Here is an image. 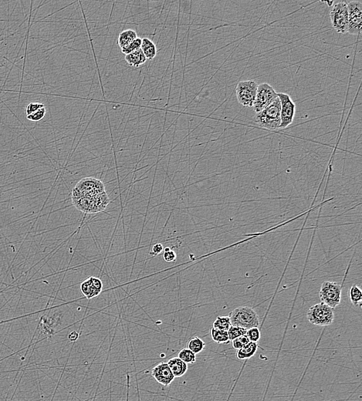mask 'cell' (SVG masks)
<instances>
[{"instance_id": "1", "label": "cell", "mask_w": 362, "mask_h": 401, "mask_svg": "<svg viewBox=\"0 0 362 401\" xmlns=\"http://www.w3.org/2000/svg\"><path fill=\"white\" fill-rule=\"evenodd\" d=\"M254 120L260 127L270 130L280 129L281 126V102L279 98L276 99L272 104L256 113Z\"/></svg>"}, {"instance_id": "2", "label": "cell", "mask_w": 362, "mask_h": 401, "mask_svg": "<svg viewBox=\"0 0 362 401\" xmlns=\"http://www.w3.org/2000/svg\"><path fill=\"white\" fill-rule=\"evenodd\" d=\"M232 325L249 329L259 327L260 318L254 310L249 306H240L233 310L229 316Z\"/></svg>"}, {"instance_id": "3", "label": "cell", "mask_w": 362, "mask_h": 401, "mask_svg": "<svg viewBox=\"0 0 362 401\" xmlns=\"http://www.w3.org/2000/svg\"><path fill=\"white\" fill-rule=\"evenodd\" d=\"M307 318L313 325L327 326L334 322V310L324 303H319L310 307Z\"/></svg>"}, {"instance_id": "4", "label": "cell", "mask_w": 362, "mask_h": 401, "mask_svg": "<svg viewBox=\"0 0 362 401\" xmlns=\"http://www.w3.org/2000/svg\"><path fill=\"white\" fill-rule=\"evenodd\" d=\"M341 285L337 282L323 281L319 292V297L322 303L331 309H335L341 303Z\"/></svg>"}, {"instance_id": "5", "label": "cell", "mask_w": 362, "mask_h": 401, "mask_svg": "<svg viewBox=\"0 0 362 401\" xmlns=\"http://www.w3.org/2000/svg\"><path fill=\"white\" fill-rule=\"evenodd\" d=\"M258 84L253 80L241 81L236 88L238 102L244 107H253L256 99Z\"/></svg>"}, {"instance_id": "6", "label": "cell", "mask_w": 362, "mask_h": 401, "mask_svg": "<svg viewBox=\"0 0 362 401\" xmlns=\"http://www.w3.org/2000/svg\"><path fill=\"white\" fill-rule=\"evenodd\" d=\"M332 27L338 34L348 33V12L347 3L345 2L334 4L330 13Z\"/></svg>"}, {"instance_id": "7", "label": "cell", "mask_w": 362, "mask_h": 401, "mask_svg": "<svg viewBox=\"0 0 362 401\" xmlns=\"http://www.w3.org/2000/svg\"><path fill=\"white\" fill-rule=\"evenodd\" d=\"M278 97V93L271 85L267 83L258 85L256 99L253 106L255 112L259 113L265 109Z\"/></svg>"}, {"instance_id": "8", "label": "cell", "mask_w": 362, "mask_h": 401, "mask_svg": "<svg viewBox=\"0 0 362 401\" xmlns=\"http://www.w3.org/2000/svg\"><path fill=\"white\" fill-rule=\"evenodd\" d=\"M281 102V126L280 129H284L291 124L296 114V105L287 93H278Z\"/></svg>"}, {"instance_id": "9", "label": "cell", "mask_w": 362, "mask_h": 401, "mask_svg": "<svg viewBox=\"0 0 362 401\" xmlns=\"http://www.w3.org/2000/svg\"><path fill=\"white\" fill-rule=\"evenodd\" d=\"M348 12V34L359 35L362 19V3L359 1L347 3Z\"/></svg>"}, {"instance_id": "10", "label": "cell", "mask_w": 362, "mask_h": 401, "mask_svg": "<svg viewBox=\"0 0 362 401\" xmlns=\"http://www.w3.org/2000/svg\"><path fill=\"white\" fill-rule=\"evenodd\" d=\"M152 375L158 383L164 387L169 386L175 379L167 362H161L155 366L152 369Z\"/></svg>"}, {"instance_id": "11", "label": "cell", "mask_w": 362, "mask_h": 401, "mask_svg": "<svg viewBox=\"0 0 362 401\" xmlns=\"http://www.w3.org/2000/svg\"><path fill=\"white\" fill-rule=\"evenodd\" d=\"M167 364L175 378L182 377L188 370V364L181 361L179 357L171 358L167 362Z\"/></svg>"}, {"instance_id": "12", "label": "cell", "mask_w": 362, "mask_h": 401, "mask_svg": "<svg viewBox=\"0 0 362 401\" xmlns=\"http://www.w3.org/2000/svg\"><path fill=\"white\" fill-rule=\"evenodd\" d=\"M257 349H258V343L249 342L246 346H244L242 348L237 350V357L241 361L250 359L251 357H253L256 354Z\"/></svg>"}, {"instance_id": "13", "label": "cell", "mask_w": 362, "mask_h": 401, "mask_svg": "<svg viewBox=\"0 0 362 401\" xmlns=\"http://www.w3.org/2000/svg\"><path fill=\"white\" fill-rule=\"evenodd\" d=\"M125 60L131 67L138 68L140 66L145 64L147 59L142 53V49H137L135 51L125 55Z\"/></svg>"}, {"instance_id": "14", "label": "cell", "mask_w": 362, "mask_h": 401, "mask_svg": "<svg viewBox=\"0 0 362 401\" xmlns=\"http://www.w3.org/2000/svg\"><path fill=\"white\" fill-rule=\"evenodd\" d=\"M141 49L147 60H153L157 55V48H156V44L149 38L142 39Z\"/></svg>"}, {"instance_id": "15", "label": "cell", "mask_w": 362, "mask_h": 401, "mask_svg": "<svg viewBox=\"0 0 362 401\" xmlns=\"http://www.w3.org/2000/svg\"><path fill=\"white\" fill-rule=\"evenodd\" d=\"M137 38H138V36L135 31L132 30H126L122 31L119 34L118 42H119L121 49H123V48L129 46L131 42Z\"/></svg>"}, {"instance_id": "16", "label": "cell", "mask_w": 362, "mask_h": 401, "mask_svg": "<svg viewBox=\"0 0 362 401\" xmlns=\"http://www.w3.org/2000/svg\"><path fill=\"white\" fill-rule=\"evenodd\" d=\"M348 298H349L350 302L355 307L360 306L362 302V289L358 285H352L348 290Z\"/></svg>"}, {"instance_id": "17", "label": "cell", "mask_w": 362, "mask_h": 401, "mask_svg": "<svg viewBox=\"0 0 362 401\" xmlns=\"http://www.w3.org/2000/svg\"><path fill=\"white\" fill-rule=\"evenodd\" d=\"M211 337L215 343L219 344H226L230 343L228 333L226 331L219 330L212 327L210 330Z\"/></svg>"}, {"instance_id": "18", "label": "cell", "mask_w": 362, "mask_h": 401, "mask_svg": "<svg viewBox=\"0 0 362 401\" xmlns=\"http://www.w3.org/2000/svg\"><path fill=\"white\" fill-rule=\"evenodd\" d=\"M80 290H81L82 293H83L87 299H92V298L96 297V296H98L100 294L99 292H97V291L94 289V286L92 285L90 278L87 279V280H85L84 281L82 282L81 285H80Z\"/></svg>"}, {"instance_id": "19", "label": "cell", "mask_w": 362, "mask_h": 401, "mask_svg": "<svg viewBox=\"0 0 362 401\" xmlns=\"http://www.w3.org/2000/svg\"><path fill=\"white\" fill-rule=\"evenodd\" d=\"M205 347V342L201 340V338L197 337V336L192 338L188 343V349L191 350L192 352L194 353L196 355L201 353Z\"/></svg>"}, {"instance_id": "20", "label": "cell", "mask_w": 362, "mask_h": 401, "mask_svg": "<svg viewBox=\"0 0 362 401\" xmlns=\"http://www.w3.org/2000/svg\"><path fill=\"white\" fill-rule=\"evenodd\" d=\"M231 325L230 317L223 316V317H218L216 319V321H214L212 327L227 332Z\"/></svg>"}, {"instance_id": "21", "label": "cell", "mask_w": 362, "mask_h": 401, "mask_svg": "<svg viewBox=\"0 0 362 401\" xmlns=\"http://www.w3.org/2000/svg\"><path fill=\"white\" fill-rule=\"evenodd\" d=\"M181 361L186 362V364H192L194 363L196 361V355L194 353L192 352L191 350H189L188 348L182 349L179 353L178 356Z\"/></svg>"}, {"instance_id": "22", "label": "cell", "mask_w": 362, "mask_h": 401, "mask_svg": "<svg viewBox=\"0 0 362 401\" xmlns=\"http://www.w3.org/2000/svg\"><path fill=\"white\" fill-rule=\"evenodd\" d=\"M246 330H247V329H244V328L240 327V326L231 325L230 329H229V330L227 331L230 341H233V340H235V339L240 337V336L246 335Z\"/></svg>"}, {"instance_id": "23", "label": "cell", "mask_w": 362, "mask_h": 401, "mask_svg": "<svg viewBox=\"0 0 362 401\" xmlns=\"http://www.w3.org/2000/svg\"><path fill=\"white\" fill-rule=\"evenodd\" d=\"M246 336L249 342L258 343L261 337V333L258 327H253L246 330Z\"/></svg>"}, {"instance_id": "24", "label": "cell", "mask_w": 362, "mask_h": 401, "mask_svg": "<svg viewBox=\"0 0 362 401\" xmlns=\"http://www.w3.org/2000/svg\"><path fill=\"white\" fill-rule=\"evenodd\" d=\"M141 46H142V39L138 37L137 39L134 40L131 42L129 46H127V47L121 49V51L124 54H129V53L135 51L137 49H141Z\"/></svg>"}, {"instance_id": "25", "label": "cell", "mask_w": 362, "mask_h": 401, "mask_svg": "<svg viewBox=\"0 0 362 401\" xmlns=\"http://www.w3.org/2000/svg\"><path fill=\"white\" fill-rule=\"evenodd\" d=\"M45 115H46V108H42L38 110V111H36L32 115H28L27 118L30 121L38 122L42 120L44 118Z\"/></svg>"}, {"instance_id": "26", "label": "cell", "mask_w": 362, "mask_h": 401, "mask_svg": "<svg viewBox=\"0 0 362 401\" xmlns=\"http://www.w3.org/2000/svg\"><path fill=\"white\" fill-rule=\"evenodd\" d=\"M232 342V347L233 348L236 349V350H240V349L242 348L244 346H246V344L249 343V340H248L247 336L246 335H244V336H240V337L237 338L235 340H233Z\"/></svg>"}, {"instance_id": "27", "label": "cell", "mask_w": 362, "mask_h": 401, "mask_svg": "<svg viewBox=\"0 0 362 401\" xmlns=\"http://www.w3.org/2000/svg\"><path fill=\"white\" fill-rule=\"evenodd\" d=\"M45 108L44 104H43L37 102L30 103V104H29L28 106H27V109H26V113H27V115L28 116V115H32L34 112L38 111V110L41 109V108Z\"/></svg>"}, {"instance_id": "28", "label": "cell", "mask_w": 362, "mask_h": 401, "mask_svg": "<svg viewBox=\"0 0 362 401\" xmlns=\"http://www.w3.org/2000/svg\"><path fill=\"white\" fill-rule=\"evenodd\" d=\"M163 258H164L165 262H172L176 259V253L172 250L170 249L169 248H166L164 249Z\"/></svg>"}, {"instance_id": "29", "label": "cell", "mask_w": 362, "mask_h": 401, "mask_svg": "<svg viewBox=\"0 0 362 401\" xmlns=\"http://www.w3.org/2000/svg\"><path fill=\"white\" fill-rule=\"evenodd\" d=\"M90 279L94 289L99 293H101L103 289L102 281L100 279L96 278V277H90Z\"/></svg>"}, {"instance_id": "30", "label": "cell", "mask_w": 362, "mask_h": 401, "mask_svg": "<svg viewBox=\"0 0 362 401\" xmlns=\"http://www.w3.org/2000/svg\"><path fill=\"white\" fill-rule=\"evenodd\" d=\"M163 250H164V248H163V245H161V243H157L156 245H153L152 247V255H158L159 254L161 253Z\"/></svg>"}, {"instance_id": "31", "label": "cell", "mask_w": 362, "mask_h": 401, "mask_svg": "<svg viewBox=\"0 0 362 401\" xmlns=\"http://www.w3.org/2000/svg\"><path fill=\"white\" fill-rule=\"evenodd\" d=\"M78 333H77V332H75V331H74V332H72V333L69 335V339H71V340H72V341H75V340H76L77 339H78Z\"/></svg>"}]
</instances>
